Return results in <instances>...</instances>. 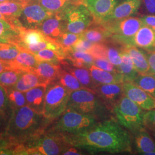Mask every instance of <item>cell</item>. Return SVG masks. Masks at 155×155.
Listing matches in <instances>:
<instances>
[{"label":"cell","mask_w":155,"mask_h":155,"mask_svg":"<svg viewBox=\"0 0 155 155\" xmlns=\"http://www.w3.org/2000/svg\"><path fill=\"white\" fill-rule=\"evenodd\" d=\"M62 135L70 146L91 153L131 152L132 149L131 135L114 119L96 123L82 133Z\"/></svg>","instance_id":"6da1fadb"},{"label":"cell","mask_w":155,"mask_h":155,"mask_svg":"<svg viewBox=\"0 0 155 155\" xmlns=\"http://www.w3.org/2000/svg\"><path fill=\"white\" fill-rule=\"evenodd\" d=\"M48 120L27 105L14 111L2 136L10 143L21 145L45 132Z\"/></svg>","instance_id":"7a4b0ae2"},{"label":"cell","mask_w":155,"mask_h":155,"mask_svg":"<svg viewBox=\"0 0 155 155\" xmlns=\"http://www.w3.org/2000/svg\"><path fill=\"white\" fill-rule=\"evenodd\" d=\"M70 147L61 134L47 130L21 144V155H63Z\"/></svg>","instance_id":"3957f363"},{"label":"cell","mask_w":155,"mask_h":155,"mask_svg":"<svg viewBox=\"0 0 155 155\" xmlns=\"http://www.w3.org/2000/svg\"><path fill=\"white\" fill-rule=\"evenodd\" d=\"M118 122L131 133H136L144 128V111L124 94L113 108Z\"/></svg>","instance_id":"277c9868"},{"label":"cell","mask_w":155,"mask_h":155,"mask_svg":"<svg viewBox=\"0 0 155 155\" xmlns=\"http://www.w3.org/2000/svg\"><path fill=\"white\" fill-rule=\"evenodd\" d=\"M58 119L48 131L62 134H77L88 130L97 123L94 115L82 114L68 110H66Z\"/></svg>","instance_id":"5b68a950"},{"label":"cell","mask_w":155,"mask_h":155,"mask_svg":"<svg viewBox=\"0 0 155 155\" xmlns=\"http://www.w3.org/2000/svg\"><path fill=\"white\" fill-rule=\"evenodd\" d=\"M71 93L59 83L50 84L45 95L43 116L49 121L58 119L66 110Z\"/></svg>","instance_id":"8992f818"},{"label":"cell","mask_w":155,"mask_h":155,"mask_svg":"<svg viewBox=\"0 0 155 155\" xmlns=\"http://www.w3.org/2000/svg\"><path fill=\"white\" fill-rule=\"evenodd\" d=\"M98 23L102 24L110 32V39L113 42L123 47L131 45L133 37L143 25L140 18L132 16Z\"/></svg>","instance_id":"52a82bcc"},{"label":"cell","mask_w":155,"mask_h":155,"mask_svg":"<svg viewBox=\"0 0 155 155\" xmlns=\"http://www.w3.org/2000/svg\"><path fill=\"white\" fill-rule=\"evenodd\" d=\"M104 107L94 90L83 88L71 91L67 110L95 116L102 112Z\"/></svg>","instance_id":"ba28073f"},{"label":"cell","mask_w":155,"mask_h":155,"mask_svg":"<svg viewBox=\"0 0 155 155\" xmlns=\"http://www.w3.org/2000/svg\"><path fill=\"white\" fill-rule=\"evenodd\" d=\"M63 13L66 31L69 32L81 34L95 22L93 14L85 5L72 6Z\"/></svg>","instance_id":"9c48e42d"},{"label":"cell","mask_w":155,"mask_h":155,"mask_svg":"<svg viewBox=\"0 0 155 155\" xmlns=\"http://www.w3.org/2000/svg\"><path fill=\"white\" fill-rule=\"evenodd\" d=\"M55 13L47 11L36 0L24 4L18 20L26 29H38L41 24Z\"/></svg>","instance_id":"30bf717a"},{"label":"cell","mask_w":155,"mask_h":155,"mask_svg":"<svg viewBox=\"0 0 155 155\" xmlns=\"http://www.w3.org/2000/svg\"><path fill=\"white\" fill-rule=\"evenodd\" d=\"M94 91L105 107L113 110L114 107L124 95L123 83L98 84Z\"/></svg>","instance_id":"8fae6325"},{"label":"cell","mask_w":155,"mask_h":155,"mask_svg":"<svg viewBox=\"0 0 155 155\" xmlns=\"http://www.w3.org/2000/svg\"><path fill=\"white\" fill-rule=\"evenodd\" d=\"M124 94L144 110L155 109V98L132 82L123 83Z\"/></svg>","instance_id":"7c38bea8"},{"label":"cell","mask_w":155,"mask_h":155,"mask_svg":"<svg viewBox=\"0 0 155 155\" xmlns=\"http://www.w3.org/2000/svg\"><path fill=\"white\" fill-rule=\"evenodd\" d=\"M120 0H86V5L93 14L95 22L104 21L113 13Z\"/></svg>","instance_id":"4fadbf2b"},{"label":"cell","mask_w":155,"mask_h":155,"mask_svg":"<svg viewBox=\"0 0 155 155\" xmlns=\"http://www.w3.org/2000/svg\"><path fill=\"white\" fill-rule=\"evenodd\" d=\"M38 29L50 39L56 40L66 31L65 20L63 13H57L45 20Z\"/></svg>","instance_id":"5bb4252c"},{"label":"cell","mask_w":155,"mask_h":155,"mask_svg":"<svg viewBox=\"0 0 155 155\" xmlns=\"http://www.w3.org/2000/svg\"><path fill=\"white\" fill-rule=\"evenodd\" d=\"M143 0H124L118 4L113 13L102 22L118 20L134 16L137 13Z\"/></svg>","instance_id":"9a60e30c"},{"label":"cell","mask_w":155,"mask_h":155,"mask_svg":"<svg viewBox=\"0 0 155 155\" xmlns=\"http://www.w3.org/2000/svg\"><path fill=\"white\" fill-rule=\"evenodd\" d=\"M131 45L147 52L155 51V30L143 24L133 37Z\"/></svg>","instance_id":"2e32d148"},{"label":"cell","mask_w":155,"mask_h":155,"mask_svg":"<svg viewBox=\"0 0 155 155\" xmlns=\"http://www.w3.org/2000/svg\"><path fill=\"white\" fill-rule=\"evenodd\" d=\"M62 68L59 64L47 61H38L33 72L36 73L44 83L50 84L58 81Z\"/></svg>","instance_id":"e0dca14e"},{"label":"cell","mask_w":155,"mask_h":155,"mask_svg":"<svg viewBox=\"0 0 155 155\" xmlns=\"http://www.w3.org/2000/svg\"><path fill=\"white\" fill-rule=\"evenodd\" d=\"M48 85L41 83L24 93L27 105L41 114L43 113L45 95Z\"/></svg>","instance_id":"ac0fdd59"},{"label":"cell","mask_w":155,"mask_h":155,"mask_svg":"<svg viewBox=\"0 0 155 155\" xmlns=\"http://www.w3.org/2000/svg\"><path fill=\"white\" fill-rule=\"evenodd\" d=\"M38 61L34 54L25 50H21L19 54L13 61L6 63L9 69H14L21 72L33 71Z\"/></svg>","instance_id":"d6986e66"},{"label":"cell","mask_w":155,"mask_h":155,"mask_svg":"<svg viewBox=\"0 0 155 155\" xmlns=\"http://www.w3.org/2000/svg\"><path fill=\"white\" fill-rule=\"evenodd\" d=\"M14 112L11 105L7 91L0 85V136L3 135Z\"/></svg>","instance_id":"ffe728a7"},{"label":"cell","mask_w":155,"mask_h":155,"mask_svg":"<svg viewBox=\"0 0 155 155\" xmlns=\"http://www.w3.org/2000/svg\"><path fill=\"white\" fill-rule=\"evenodd\" d=\"M133 134L134 145L137 153L147 155L148 153L155 152V140L145 127Z\"/></svg>","instance_id":"44dd1931"},{"label":"cell","mask_w":155,"mask_h":155,"mask_svg":"<svg viewBox=\"0 0 155 155\" xmlns=\"http://www.w3.org/2000/svg\"><path fill=\"white\" fill-rule=\"evenodd\" d=\"M61 64L66 70L76 77L84 88L94 90L97 87V84L91 77L89 68L73 66L70 65L64 60L61 62Z\"/></svg>","instance_id":"7402d4cb"},{"label":"cell","mask_w":155,"mask_h":155,"mask_svg":"<svg viewBox=\"0 0 155 155\" xmlns=\"http://www.w3.org/2000/svg\"><path fill=\"white\" fill-rule=\"evenodd\" d=\"M91 77L97 85L109 83H124L122 76L119 72H109L94 64L89 68Z\"/></svg>","instance_id":"603a6c76"},{"label":"cell","mask_w":155,"mask_h":155,"mask_svg":"<svg viewBox=\"0 0 155 155\" xmlns=\"http://www.w3.org/2000/svg\"><path fill=\"white\" fill-rule=\"evenodd\" d=\"M124 50L130 56L139 74H148L150 67L146 52L133 45L124 47Z\"/></svg>","instance_id":"cb8c5ba5"},{"label":"cell","mask_w":155,"mask_h":155,"mask_svg":"<svg viewBox=\"0 0 155 155\" xmlns=\"http://www.w3.org/2000/svg\"><path fill=\"white\" fill-rule=\"evenodd\" d=\"M49 39H51L45 36L39 29L22 28L20 31L18 41L16 45L20 48L28 45H37Z\"/></svg>","instance_id":"d4e9b609"},{"label":"cell","mask_w":155,"mask_h":155,"mask_svg":"<svg viewBox=\"0 0 155 155\" xmlns=\"http://www.w3.org/2000/svg\"><path fill=\"white\" fill-rule=\"evenodd\" d=\"M81 36L93 43H102L110 38L111 35L102 24L94 22L81 33Z\"/></svg>","instance_id":"484cf974"},{"label":"cell","mask_w":155,"mask_h":155,"mask_svg":"<svg viewBox=\"0 0 155 155\" xmlns=\"http://www.w3.org/2000/svg\"><path fill=\"white\" fill-rule=\"evenodd\" d=\"M124 47L121 53L122 62L117 67V71L122 75L124 82H132L139 74L134 66L130 56L124 50Z\"/></svg>","instance_id":"4316f807"},{"label":"cell","mask_w":155,"mask_h":155,"mask_svg":"<svg viewBox=\"0 0 155 155\" xmlns=\"http://www.w3.org/2000/svg\"><path fill=\"white\" fill-rule=\"evenodd\" d=\"M41 83H45L36 73L33 71L23 72L17 83L11 88L25 93Z\"/></svg>","instance_id":"83f0119b"},{"label":"cell","mask_w":155,"mask_h":155,"mask_svg":"<svg viewBox=\"0 0 155 155\" xmlns=\"http://www.w3.org/2000/svg\"><path fill=\"white\" fill-rule=\"evenodd\" d=\"M66 59L73 66L89 68L94 64V57L88 52L70 50L65 52Z\"/></svg>","instance_id":"f1b7e54d"},{"label":"cell","mask_w":155,"mask_h":155,"mask_svg":"<svg viewBox=\"0 0 155 155\" xmlns=\"http://www.w3.org/2000/svg\"><path fill=\"white\" fill-rule=\"evenodd\" d=\"M20 30L5 20H0V43H14L18 41Z\"/></svg>","instance_id":"f546056e"},{"label":"cell","mask_w":155,"mask_h":155,"mask_svg":"<svg viewBox=\"0 0 155 155\" xmlns=\"http://www.w3.org/2000/svg\"><path fill=\"white\" fill-rule=\"evenodd\" d=\"M36 59L38 61H47L59 64L66 59V54L63 51H56L45 49L35 53Z\"/></svg>","instance_id":"4dcf8cb0"},{"label":"cell","mask_w":155,"mask_h":155,"mask_svg":"<svg viewBox=\"0 0 155 155\" xmlns=\"http://www.w3.org/2000/svg\"><path fill=\"white\" fill-rule=\"evenodd\" d=\"M24 4L9 0L0 3V13L7 18H18Z\"/></svg>","instance_id":"1f68e13d"},{"label":"cell","mask_w":155,"mask_h":155,"mask_svg":"<svg viewBox=\"0 0 155 155\" xmlns=\"http://www.w3.org/2000/svg\"><path fill=\"white\" fill-rule=\"evenodd\" d=\"M47 11L54 13L66 11L72 6L70 0H36Z\"/></svg>","instance_id":"d6a6232c"},{"label":"cell","mask_w":155,"mask_h":155,"mask_svg":"<svg viewBox=\"0 0 155 155\" xmlns=\"http://www.w3.org/2000/svg\"><path fill=\"white\" fill-rule=\"evenodd\" d=\"M132 83L155 98V77L150 74H140Z\"/></svg>","instance_id":"836d02e7"},{"label":"cell","mask_w":155,"mask_h":155,"mask_svg":"<svg viewBox=\"0 0 155 155\" xmlns=\"http://www.w3.org/2000/svg\"><path fill=\"white\" fill-rule=\"evenodd\" d=\"M58 81L71 91L84 88L75 77L65 69L62 68Z\"/></svg>","instance_id":"e575fe53"},{"label":"cell","mask_w":155,"mask_h":155,"mask_svg":"<svg viewBox=\"0 0 155 155\" xmlns=\"http://www.w3.org/2000/svg\"><path fill=\"white\" fill-rule=\"evenodd\" d=\"M21 50L14 43H0V60L6 63L13 61Z\"/></svg>","instance_id":"d590c367"},{"label":"cell","mask_w":155,"mask_h":155,"mask_svg":"<svg viewBox=\"0 0 155 155\" xmlns=\"http://www.w3.org/2000/svg\"><path fill=\"white\" fill-rule=\"evenodd\" d=\"M22 72L14 69H8L0 73V85L5 89L11 88L17 83Z\"/></svg>","instance_id":"8d00e7d4"},{"label":"cell","mask_w":155,"mask_h":155,"mask_svg":"<svg viewBox=\"0 0 155 155\" xmlns=\"http://www.w3.org/2000/svg\"><path fill=\"white\" fill-rule=\"evenodd\" d=\"M81 37V34H75L65 31L61 33L60 36L56 40V41L60 45L65 53L67 51L71 50L73 45Z\"/></svg>","instance_id":"74e56055"},{"label":"cell","mask_w":155,"mask_h":155,"mask_svg":"<svg viewBox=\"0 0 155 155\" xmlns=\"http://www.w3.org/2000/svg\"><path fill=\"white\" fill-rule=\"evenodd\" d=\"M6 90L7 91L9 103L14 111L27 105L24 93L12 88L6 89Z\"/></svg>","instance_id":"f35d334b"},{"label":"cell","mask_w":155,"mask_h":155,"mask_svg":"<svg viewBox=\"0 0 155 155\" xmlns=\"http://www.w3.org/2000/svg\"><path fill=\"white\" fill-rule=\"evenodd\" d=\"M107 45V52H106V59L110 62L113 65L118 66L122 62V48L124 47H120L118 48L114 42L106 43Z\"/></svg>","instance_id":"ab89813d"},{"label":"cell","mask_w":155,"mask_h":155,"mask_svg":"<svg viewBox=\"0 0 155 155\" xmlns=\"http://www.w3.org/2000/svg\"><path fill=\"white\" fill-rule=\"evenodd\" d=\"M106 52L107 45L105 42L102 43H94L88 53L93 56L94 58L106 59Z\"/></svg>","instance_id":"60d3db41"},{"label":"cell","mask_w":155,"mask_h":155,"mask_svg":"<svg viewBox=\"0 0 155 155\" xmlns=\"http://www.w3.org/2000/svg\"><path fill=\"white\" fill-rule=\"evenodd\" d=\"M143 124L145 129L151 132H155V109L145 112Z\"/></svg>","instance_id":"b9f144b4"},{"label":"cell","mask_w":155,"mask_h":155,"mask_svg":"<svg viewBox=\"0 0 155 155\" xmlns=\"http://www.w3.org/2000/svg\"><path fill=\"white\" fill-rule=\"evenodd\" d=\"M94 44L93 43L81 36V38L75 43V44L73 45L71 50L77 51L88 52Z\"/></svg>","instance_id":"7bdbcfd3"},{"label":"cell","mask_w":155,"mask_h":155,"mask_svg":"<svg viewBox=\"0 0 155 155\" xmlns=\"http://www.w3.org/2000/svg\"><path fill=\"white\" fill-rule=\"evenodd\" d=\"M94 65L109 72H118L117 66L105 59L94 58Z\"/></svg>","instance_id":"ee69618b"},{"label":"cell","mask_w":155,"mask_h":155,"mask_svg":"<svg viewBox=\"0 0 155 155\" xmlns=\"http://www.w3.org/2000/svg\"><path fill=\"white\" fill-rule=\"evenodd\" d=\"M148 61L149 63V73L148 74L155 75V51L146 52Z\"/></svg>","instance_id":"f6af8a7d"},{"label":"cell","mask_w":155,"mask_h":155,"mask_svg":"<svg viewBox=\"0 0 155 155\" xmlns=\"http://www.w3.org/2000/svg\"><path fill=\"white\" fill-rule=\"evenodd\" d=\"M143 24L155 31V15H145L140 17Z\"/></svg>","instance_id":"bcb514c9"},{"label":"cell","mask_w":155,"mask_h":155,"mask_svg":"<svg viewBox=\"0 0 155 155\" xmlns=\"http://www.w3.org/2000/svg\"><path fill=\"white\" fill-rule=\"evenodd\" d=\"M144 7L148 13L155 14V0H143Z\"/></svg>","instance_id":"7dc6e473"},{"label":"cell","mask_w":155,"mask_h":155,"mask_svg":"<svg viewBox=\"0 0 155 155\" xmlns=\"http://www.w3.org/2000/svg\"><path fill=\"white\" fill-rule=\"evenodd\" d=\"M81 149L75 147L70 146L63 153L64 155H83V152L81 150Z\"/></svg>","instance_id":"c3c4849f"},{"label":"cell","mask_w":155,"mask_h":155,"mask_svg":"<svg viewBox=\"0 0 155 155\" xmlns=\"http://www.w3.org/2000/svg\"><path fill=\"white\" fill-rule=\"evenodd\" d=\"M8 69H9V68H8V67L7 64L5 63V62L1 61L0 60V73L5 71V70H8Z\"/></svg>","instance_id":"681fc988"},{"label":"cell","mask_w":155,"mask_h":155,"mask_svg":"<svg viewBox=\"0 0 155 155\" xmlns=\"http://www.w3.org/2000/svg\"><path fill=\"white\" fill-rule=\"evenodd\" d=\"M11 1H15L18 2H20V3H22V4H26V3H27L28 2L31 1V0H11Z\"/></svg>","instance_id":"f907efd6"},{"label":"cell","mask_w":155,"mask_h":155,"mask_svg":"<svg viewBox=\"0 0 155 155\" xmlns=\"http://www.w3.org/2000/svg\"><path fill=\"white\" fill-rule=\"evenodd\" d=\"M1 19H4V20H7V18H6V17L4 16V15H2V14L0 13V20H1Z\"/></svg>","instance_id":"816d5d0a"},{"label":"cell","mask_w":155,"mask_h":155,"mask_svg":"<svg viewBox=\"0 0 155 155\" xmlns=\"http://www.w3.org/2000/svg\"><path fill=\"white\" fill-rule=\"evenodd\" d=\"M152 136L153 137V138H154V140H155V132H152Z\"/></svg>","instance_id":"f5cc1de1"},{"label":"cell","mask_w":155,"mask_h":155,"mask_svg":"<svg viewBox=\"0 0 155 155\" xmlns=\"http://www.w3.org/2000/svg\"><path fill=\"white\" fill-rule=\"evenodd\" d=\"M9 1V0H0V3L5 2V1Z\"/></svg>","instance_id":"db71d44e"},{"label":"cell","mask_w":155,"mask_h":155,"mask_svg":"<svg viewBox=\"0 0 155 155\" xmlns=\"http://www.w3.org/2000/svg\"><path fill=\"white\" fill-rule=\"evenodd\" d=\"M153 77H155V75H153Z\"/></svg>","instance_id":"11a10c76"}]
</instances>
